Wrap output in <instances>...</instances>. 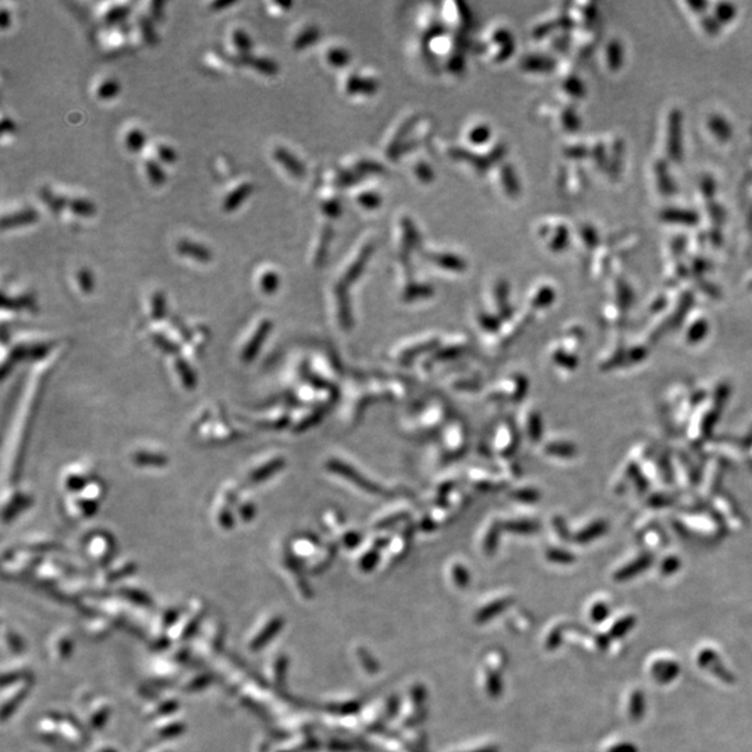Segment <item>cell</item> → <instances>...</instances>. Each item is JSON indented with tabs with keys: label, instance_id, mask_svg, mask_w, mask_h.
Returning <instances> with one entry per match:
<instances>
[{
	"label": "cell",
	"instance_id": "4316f807",
	"mask_svg": "<svg viewBox=\"0 0 752 752\" xmlns=\"http://www.w3.org/2000/svg\"><path fill=\"white\" fill-rule=\"evenodd\" d=\"M120 94V83L116 78L105 80L97 90V97L101 101H110Z\"/></svg>",
	"mask_w": 752,
	"mask_h": 752
},
{
	"label": "cell",
	"instance_id": "8d00e7d4",
	"mask_svg": "<svg viewBox=\"0 0 752 752\" xmlns=\"http://www.w3.org/2000/svg\"><path fill=\"white\" fill-rule=\"evenodd\" d=\"M234 3H235V1H233V0H228V1L217 0V1H214V3L211 4V8H214L215 11H220V10H223V8H227V7L233 6Z\"/></svg>",
	"mask_w": 752,
	"mask_h": 752
},
{
	"label": "cell",
	"instance_id": "52a82bcc",
	"mask_svg": "<svg viewBox=\"0 0 752 752\" xmlns=\"http://www.w3.org/2000/svg\"><path fill=\"white\" fill-rule=\"evenodd\" d=\"M285 464V460L279 456H275L269 460H265L259 464H254L252 468L248 471V481L252 484H259L266 481L269 477L276 474L279 470H282Z\"/></svg>",
	"mask_w": 752,
	"mask_h": 752
},
{
	"label": "cell",
	"instance_id": "74e56055",
	"mask_svg": "<svg viewBox=\"0 0 752 752\" xmlns=\"http://www.w3.org/2000/svg\"><path fill=\"white\" fill-rule=\"evenodd\" d=\"M151 7H152V13H153V15H155V17H159L160 13H162L163 1H153V3L151 4Z\"/></svg>",
	"mask_w": 752,
	"mask_h": 752
},
{
	"label": "cell",
	"instance_id": "d4e9b609",
	"mask_svg": "<svg viewBox=\"0 0 752 752\" xmlns=\"http://www.w3.org/2000/svg\"><path fill=\"white\" fill-rule=\"evenodd\" d=\"M235 510H237V516L242 521H249L257 514V503L249 498L242 499L241 496H238L237 503H235Z\"/></svg>",
	"mask_w": 752,
	"mask_h": 752
},
{
	"label": "cell",
	"instance_id": "ba28073f",
	"mask_svg": "<svg viewBox=\"0 0 752 752\" xmlns=\"http://www.w3.org/2000/svg\"><path fill=\"white\" fill-rule=\"evenodd\" d=\"M254 190H255V187H254L252 183H241L240 186H237L223 200V205H221L223 211L227 212V214L235 212L249 198V196L254 193Z\"/></svg>",
	"mask_w": 752,
	"mask_h": 752
},
{
	"label": "cell",
	"instance_id": "7c38bea8",
	"mask_svg": "<svg viewBox=\"0 0 752 752\" xmlns=\"http://www.w3.org/2000/svg\"><path fill=\"white\" fill-rule=\"evenodd\" d=\"M132 463L141 467H159L168 463V457L158 450L139 449L132 453Z\"/></svg>",
	"mask_w": 752,
	"mask_h": 752
},
{
	"label": "cell",
	"instance_id": "4dcf8cb0",
	"mask_svg": "<svg viewBox=\"0 0 752 752\" xmlns=\"http://www.w3.org/2000/svg\"><path fill=\"white\" fill-rule=\"evenodd\" d=\"M327 57H329V62H330L331 64H334V66H340V64H343V63H346V62L348 60L347 53H346L344 50H341V49H331V50H329Z\"/></svg>",
	"mask_w": 752,
	"mask_h": 752
},
{
	"label": "cell",
	"instance_id": "9c48e42d",
	"mask_svg": "<svg viewBox=\"0 0 752 752\" xmlns=\"http://www.w3.org/2000/svg\"><path fill=\"white\" fill-rule=\"evenodd\" d=\"M273 158L294 177H303L306 175L304 163L299 160L297 156L292 153L289 149H286L285 146H276L273 149Z\"/></svg>",
	"mask_w": 752,
	"mask_h": 752
},
{
	"label": "cell",
	"instance_id": "5b68a950",
	"mask_svg": "<svg viewBox=\"0 0 752 752\" xmlns=\"http://www.w3.org/2000/svg\"><path fill=\"white\" fill-rule=\"evenodd\" d=\"M113 538L107 533H97L93 534V537L88 538L87 542V552L88 556L95 560L97 563H105L113 554Z\"/></svg>",
	"mask_w": 752,
	"mask_h": 752
},
{
	"label": "cell",
	"instance_id": "8fae6325",
	"mask_svg": "<svg viewBox=\"0 0 752 752\" xmlns=\"http://www.w3.org/2000/svg\"><path fill=\"white\" fill-rule=\"evenodd\" d=\"M28 505H31V498L29 496H27L21 491L11 492L10 498H4V502H3V517H4V520H7V519L13 520Z\"/></svg>",
	"mask_w": 752,
	"mask_h": 752
},
{
	"label": "cell",
	"instance_id": "f546056e",
	"mask_svg": "<svg viewBox=\"0 0 752 752\" xmlns=\"http://www.w3.org/2000/svg\"><path fill=\"white\" fill-rule=\"evenodd\" d=\"M158 156L163 163H168V165L175 163L177 160L176 149L172 148L170 145H165V144L158 146Z\"/></svg>",
	"mask_w": 752,
	"mask_h": 752
},
{
	"label": "cell",
	"instance_id": "3957f363",
	"mask_svg": "<svg viewBox=\"0 0 752 752\" xmlns=\"http://www.w3.org/2000/svg\"><path fill=\"white\" fill-rule=\"evenodd\" d=\"M272 321L271 320H262L259 321L258 324L254 327V330L251 331L249 337H247L241 346V350H240V358L244 361V362H249L255 358L257 353L259 351L262 343L265 341L266 336L269 334L271 329H272Z\"/></svg>",
	"mask_w": 752,
	"mask_h": 752
},
{
	"label": "cell",
	"instance_id": "7402d4cb",
	"mask_svg": "<svg viewBox=\"0 0 752 752\" xmlns=\"http://www.w3.org/2000/svg\"><path fill=\"white\" fill-rule=\"evenodd\" d=\"M76 279H77V283H78V287L81 290L83 294H93L94 289H95V276H94V272L87 268V266H83L77 271L76 273Z\"/></svg>",
	"mask_w": 752,
	"mask_h": 752
},
{
	"label": "cell",
	"instance_id": "5bb4252c",
	"mask_svg": "<svg viewBox=\"0 0 752 752\" xmlns=\"http://www.w3.org/2000/svg\"><path fill=\"white\" fill-rule=\"evenodd\" d=\"M327 467H329L330 471H334V472H337V474H340V475H344V477H347V478H351L353 482L358 484V486H361V488L365 489L367 492H374V493L379 492L378 488H376L374 484H369L368 481H362L364 478H361V477H360L355 471H353L348 465H346V464H343V463H340V461H337V460H331V461L327 464Z\"/></svg>",
	"mask_w": 752,
	"mask_h": 752
},
{
	"label": "cell",
	"instance_id": "e575fe53",
	"mask_svg": "<svg viewBox=\"0 0 752 752\" xmlns=\"http://www.w3.org/2000/svg\"><path fill=\"white\" fill-rule=\"evenodd\" d=\"M10 22H11V15H10L8 10L3 7L1 11H0V27H1V29H6L10 25Z\"/></svg>",
	"mask_w": 752,
	"mask_h": 752
},
{
	"label": "cell",
	"instance_id": "1f68e13d",
	"mask_svg": "<svg viewBox=\"0 0 752 752\" xmlns=\"http://www.w3.org/2000/svg\"><path fill=\"white\" fill-rule=\"evenodd\" d=\"M512 526H509L510 530L513 531H520V533H528V531H534L535 527L534 526H530L531 523H527V521H516V523H510Z\"/></svg>",
	"mask_w": 752,
	"mask_h": 752
},
{
	"label": "cell",
	"instance_id": "9a60e30c",
	"mask_svg": "<svg viewBox=\"0 0 752 752\" xmlns=\"http://www.w3.org/2000/svg\"><path fill=\"white\" fill-rule=\"evenodd\" d=\"M242 63H247L248 66H251L254 70H257L258 73L264 74V76H275L279 73V66L278 63L271 59V57H261V56H247V57H241Z\"/></svg>",
	"mask_w": 752,
	"mask_h": 752
},
{
	"label": "cell",
	"instance_id": "ac0fdd59",
	"mask_svg": "<svg viewBox=\"0 0 752 752\" xmlns=\"http://www.w3.org/2000/svg\"><path fill=\"white\" fill-rule=\"evenodd\" d=\"M231 42H233L234 48L237 49V52L240 53V59L251 56L252 39H251V36L248 35V32L245 29L235 28L233 31V34H231Z\"/></svg>",
	"mask_w": 752,
	"mask_h": 752
},
{
	"label": "cell",
	"instance_id": "44dd1931",
	"mask_svg": "<svg viewBox=\"0 0 752 752\" xmlns=\"http://www.w3.org/2000/svg\"><path fill=\"white\" fill-rule=\"evenodd\" d=\"M146 141H148L146 134L141 128H131L125 135V148L130 152L137 153L144 149V146L146 145Z\"/></svg>",
	"mask_w": 752,
	"mask_h": 752
},
{
	"label": "cell",
	"instance_id": "277c9868",
	"mask_svg": "<svg viewBox=\"0 0 752 752\" xmlns=\"http://www.w3.org/2000/svg\"><path fill=\"white\" fill-rule=\"evenodd\" d=\"M169 362H170L172 372L179 381L180 386L186 390L194 389L197 383V376H196V372L193 371L191 362L187 358H184L182 354H170Z\"/></svg>",
	"mask_w": 752,
	"mask_h": 752
},
{
	"label": "cell",
	"instance_id": "d6a6232c",
	"mask_svg": "<svg viewBox=\"0 0 752 752\" xmlns=\"http://www.w3.org/2000/svg\"><path fill=\"white\" fill-rule=\"evenodd\" d=\"M488 138V130L485 127H477L471 132V139L475 142H484Z\"/></svg>",
	"mask_w": 752,
	"mask_h": 752
},
{
	"label": "cell",
	"instance_id": "cb8c5ba5",
	"mask_svg": "<svg viewBox=\"0 0 752 752\" xmlns=\"http://www.w3.org/2000/svg\"><path fill=\"white\" fill-rule=\"evenodd\" d=\"M145 170H146L148 179H149L152 186L160 187V186H163L166 183L168 176H166L165 170L160 168V165L156 160H146L145 162Z\"/></svg>",
	"mask_w": 752,
	"mask_h": 752
},
{
	"label": "cell",
	"instance_id": "4fadbf2b",
	"mask_svg": "<svg viewBox=\"0 0 752 752\" xmlns=\"http://www.w3.org/2000/svg\"><path fill=\"white\" fill-rule=\"evenodd\" d=\"M34 566H35V559L32 557V553L25 550L20 556L14 554L10 559L8 563H4V573L10 571V574L13 577L14 575H21V574H25L27 571H29Z\"/></svg>",
	"mask_w": 752,
	"mask_h": 752
},
{
	"label": "cell",
	"instance_id": "2e32d148",
	"mask_svg": "<svg viewBox=\"0 0 752 752\" xmlns=\"http://www.w3.org/2000/svg\"><path fill=\"white\" fill-rule=\"evenodd\" d=\"M35 307V299L32 294H22L17 297H8L6 293L1 296V308L3 310H11V311H20V310H31Z\"/></svg>",
	"mask_w": 752,
	"mask_h": 752
},
{
	"label": "cell",
	"instance_id": "83f0119b",
	"mask_svg": "<svg viewBox=\"0 0 752 752\" xmlns=\"http://www.w3.org/2000/svg\"><path fill=\"white\" fill-rule=\"evenodd\" d=\"M138 27H139V31H141V35H142L144 41L146 43L155 46L159 39H158V34H156L153 22L148 17L142 15V17L138 18Z\"/></svg>",
	"mask_w": 752,
	"mask_h": 752
},
{
	"label": "cell",
	"instance_id": "6da1fadb",
	"mask_svg": "<svg viewBox=\"0 0 752 752\" xmlns=\"http://www.w3.org/2000/svg\"><path fill=\"white\" fill-rule=\"evenodd\" d=\"M240 492L235 485L227 484L216 498L215 521L223 530H230L234 526V507Z\"/></svg>",
	"mask_w": 752,
	"mask_h": 752
},
{
	"label": "cell",
	"instance_id": "8992f818",
	"mask_svg": "<svg viewBox=\"0 0 752 752\" xmlns=\"http://www.w3.org/2000/svg\"><path fill=\"white\" fill-rule=\"evenodd\" d=\"M176 251L180 255L186 258H191L200 264H210L214 258L212 251L205 244H201L189 238H182L180 241H177Z\"/></svg>",
	"mask_w": 752,
	"mask_h": 752
},
{
	"label": "cell",
	"instance_id": "7a4b0ae2",
	"mask_svg": "<svg viewBox=\"0 0 752 752\" xmlns=\"http://www.w3.org/2000/svg\"><path fill=\"white\" fill-rule=\"evenodd\" d=\"M93 479H95V477L91 467L83 463H76L67 467V470L63 472L62 485L67 493H77L84 489Z\"/></svg>",
	"mask_w": 752,
	"mask_h": 752
},
{
	"label": "cell",
	"instance_id": "ffe728a7",
	"mask_svg": "<svg viewBox=\"0 0 752 752\" xmlns=\"http://www.w3.org/2000/svg\"><path fill=\"white\" fill-rule=\"evenodd\" d=\"M166 313H168V304H166L165 293L160 290L153 292L151 296V318L159 322L166 317Z\"/></svg>",
	"mask_w": 752,
	"mask_h": 752
},
{
	"label": "cell",
	"instance_id": "f1b7e54d",
	"mask_svg": "<svg viewBox=\"0 0 752 752\" xmlns=\"http://www.w3.org/2000/svg\"><path fill=\"white\" fill-rule=\"evenodd\" d=\"M320 38V31L317 27H308L306 28L294 41V49L303 50L313 45Z\"/></svg>",
	"mask_w": 752,
	"mask_h": 752
},
{
	"label": "cell",
	"instance_id": "484cf974",
	"mask_svg": "<svg viewBox=\"0 0 752 752\" xmlns=\"http://www.w3.org/2000/svg\"><path fill=\"white\" fill-rule=\"evenodd\" d=\"M131 11V6L130 4H116L113 7H110L107 14H105V22L109 25H113V24H118V22H123L128 14Z\"/></svg>",
	"mask_w": 752,
	"mask_h": 752
},
{
	"label": "cell",
	"instance_id": "e0dca14e",
	"mask_svg": "<svg viewBox=\"0 0 752 752\" xmlns=\"http://www.w3.org/2000/svg\"><path fill=\"white\" fill-rule=\"evenodd\" d=\"M39 197L41 200L50 208V211L56 215V214H60L66 207H69V198L63 197V196H59V194H55L48 186L42 187L39 190Z\"/></svg>",
	"mask_w": 752,
	"mask_h": 752
},
{
	"label": "cell",
	"instance_id": "d590c367",
	"mask_svg": "<svg viewBox=\"0 0 752 752\" xmlns=\"http://www.w3.org/2000/svg\"><path fill=\"white\" fill-rule=\"evenodd\" d=\"M361 203L368 208H374L375 205H378V198L375 196H372V194H367V196L361 197Z\"/></svg>",
	"mask_w": 752,
	"mask_h": 752
},
{
	"label": "cell",
	"instance_id": "836d02e7",
	"mask_svg": "<svg viewBox=\"0 0 752 752\" xmlns=\"http://www.w3.org/2000/svg\"><path fill=\"white\" fill-rule=\"evenodd\" d=\"M1 134H10V132H14L15 131V123L13 118L10 117H3L1 118Z\"/></svg>",
	"mask_w": 752,
	"mask_h": 752
},
{
	"label": "cell",
	"instance_id": "603a6c76",
	"mask_svg": "<svg viewBox=\"0 0 752 752\" xmlns=\"http://www.w3.org/2000/svg\"><path fill=\"white\" fill-rule=\"evenodd\" d=\"M280 286V278L275 271H265L259 279V287L264 294L272 296Z\"/></svg>",
	"mask_w": 752,
	"mask_h": 752
},
{
	"label": "cell",
	"instance_id": "30bf717a",
	"mask_svg": "<svg viewBox=\"0 0 752 752\" xmlns=\"http://www.w3.org/2000/svg\"><path fill=\"white\" fill-rule=\"evenodd\" d=\"M39 219V214L36 210L34 208H24L21 211H17L15 214H10V215L3 216L1 217V230H8V228H17V227H24V226H29V224H34L36 223Z\"/></svg>",
	"mask_w": 752,
	"mask_h": 752
},
{
	"label": "cell",
	"instance_id": "d6986e66",
	"mask_svg": "<svg viewBox=\"0 0 752 752\" xmlns=\"http://www.w3.org/2000/svg\"><path fill=\"white\" fill-rule=\"evenodd\" d=\"M69 210L76 216L80 217H91L97 214V205L87 198H71L69 201Z\"/></svg>",
	"mask_w": 752,
	"mask_h": 752
}]
</instances>
